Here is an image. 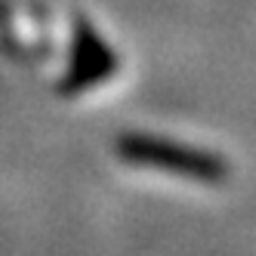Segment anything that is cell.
Returning <instances> with one entry per match:
<instances>
[{
	"mask_svg": "<svg viewBox=\"0 0 256 256\" xmlns=\"http://www.w3.org/2000/svg\"><path fill=\"white\" fill-rule=\"evenodd\" d=\"M130 154L139 158L142 164H154V167H167V170H182V173H207L210 164H204L200 154L192 152H170L167 145H158V142H130Z\"/></svg>",
	"mask_w": 256,
	"mask_h": 256,
	"instance_id": "1",
	"label": "cell"
}]
</instances>
